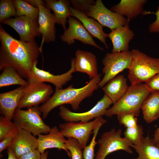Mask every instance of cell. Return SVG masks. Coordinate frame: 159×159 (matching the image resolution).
<instances>
[{
	"instance_id": "6da1fadb",
	"label": "cell",
	"mask_w": 159,
	"mask_h": 159,
	"mask_svg": "<svg viewBox=\"0 0 159 159\" xmlns=\"http://www.w3.org/2000/svg\"><path fill=\"white\" fill-rule=\"evenodd\" d=\"M0 70L12 67L22 78L27 79L42 50L35 41L17 40L0 26Z\"/></svg>"
},
{
	"instance_id": "7a4b0ae2",
	"label": "cell",
	"mask_w": 159,
	"mask_h": 159,
	"mask_svg": "<svg viewBox=\"0 0 159 159\" xmlns=\"http://www.w3.org/2000/svg\"><path fill=\"white\" fill-rule=\"evenodd\" d=\"M101 75L91 79L85 85L80 88H75L72 85L64 89H55L53 95L46 102L39 107L42 118L45 119L50 112L58 106L70 104L75 111L79 109L81 102L91 96L99 87Z\"/></svg>"
},
{
	"instance_id": "3957f363",
	"label": "cell",
	"mask_w": 159,
	"mask_h": 159,
	"mask_svg": "<svg viewBox=\"0 0 159 159\" xmlns=\"http://www.w3.org/2000/svg\"><path fill=\"white\" fill-rule=\"evenodd\" d=\"M151 92L145 84L131 85L123 96L107 110L105 115L111 117L130 113L138 116L143 101Z\"/></svg>"
},
{
	"instance_id": "277c9868",
	"label": "cell",
	"mask_w": 159,
	"mask_h": 159,
	"mask_svg": "<svg viewBox=\"0 0 159 159\" xmlns=\"http://www.w3.org/2000/svg\"><path fill=\"white\" fill-rule=\"evenodd\" d=\"M132 60L128 78L131 85L146 83L159 72V59L136 49L131 51Z\"/></svg>"
},
{
	"instance_id": "5b68a950",
	"label": "cell",
	"mask_w": 159,
	"mask_h": 159,
	"mask_svg": "<svg viewBox=\"0 0 159 159\" xmlns=\"http://www.w3.org/2000/svg\"><path fill=\"white\" fill-rule=\"evenodd\" d=\"M38 106H33L23 110L17 108L12 119L18 130L22 129L35 136L46 134L50 130V127L43 121Z\"/></svg>"
},
{
	"instance_id": "8992f818",
	"label": "cell",
	"mask_w": 159,
	"mask_h": 159,
	"mask_svg": "<svg viewBox=\"0 0 159 159\" xmlns=\"http://www.w3.org/2000/svg\"><path fill=\"white\" fill-rule=\"evenodd\" d=\"M107 121V120L100 117L88 122H68L60 124L59 130L64 137L77 139L83 149L87 146L93 130L100 124H104Z\"/></svg>"
},
{
	"instance_id": "52a82bcc",
	"label": "cell",
	"mask_w": 159,
	"mask_h": 159,
	"mask_svg": "<svg viewBox=\"0 0 159 159\" xmlns=\"http://www.w3.org/2000/svg\"><path fill=\"white\" fill-rule=\"evenodd\" d=\"M132 60L131 51L115 53H107L102 60L104 65L102 71L104 74L102 79L99 84L102 88L110 80L126 69H129Z\"/></svg>"
},
{
	"instance_id": "ba28073f",
	"label": "cell",
	"mask_w": 159,
	"mask_h": 159,
	"mask_svg": "<svg viewBox=\"0 0 159 159\" xmlns=\"http://www.w3.org/2000/svg\"><path fill=\"white\" fill-rule=\"evenodd\" d=\"M122 132L120 128L117 130L115 128H112L102 134L97 142L99 148L96 157L105 158L109 154L120 150L132 153L133 152L131 148L132 144L126 138L121 137Z\"/></svg>"
},
{
	"instance_id": "9c48e42d",
	"label": "cell",
	"mask_w": 159,
	"mask_h": 159,
	"mask_svg": "<svg viewBox=\"0 0 159 159\" xmlns=\"http://www.w3.org/2000/svg\"><path fill=\"white\" fill-rule=\"evenodd\" d=\"M112 104L111 100L104 95L95 106L87 111L82 113L74 112L62 105L59 107V115L66 122H88L94 118L105 115L107 110Z\"/></svg>"
},
{
	"instance_id": "30bf717a",
	"label": "cell",
	"mask_w": 159,
	"mask_h": 159,
	"mask_svg": "<svg viewBox=\"0 0 159 159\" xmlns=\"http://www.w3.org/2000/svg\"><path fill=\"white\" fill-rule=\"evenodd\" d=\"M85 14L111 30L125 26L129 22L124 16L108 9L101 0H97L95 4L91 5L89 11Z\"/></svg>"
},
{
	"instance_id": "8fae6325",
	"label": "cell",
	"mask_w": 159,
	"mask_h": 159,
	"mask_svg": "<svg viewBox=\"0 0 159 159\" xmlns=\"http://www.w3.org/2000/svg\"><path fill=\"white\" fill-rule=\"evenodd\" d=\"M53 92L52 88L49 85L42 82L29 83L20 100L18 108H28L44 104L49 99Z\"/></svg>"
},
{
	"instance_id": "7c38bea8",
	"label": "cell",
	"mask_w": 159,
	"mask_h": 159,
	"mask_svg": "<svg viewBox=\"0 0 159 159\" xmlns=\"http://www.w3.org/2000/svg\"><path fill=\"white\" fill-rule=\"evenodd\" d=\"M75 58L71 60V67L67 72L60 75H55L49 72L37 68L36 62L27 79L29 83L48 82L53 84L55 89H62V86L71 80L72 73L75 72L74 63Z\"/></svg>"
},
{
	"instance_id": "4fadbf2b",
	"label": "cell",
	"mask_w": 159,
	"mask_h": 159,
	"mask_svg": "<svg viewBox=\"0 0 159 159\" xmlns=\"http://www.w3.org/2000/svg\"><path fill=\"white\" fill-rule=\"evenodd\" d=\"M1 23L10 26L19 34L20 40L26 42L34 41L41 34L38 30V19H33L25 16L9 18Z\"/></svg>"
},
{
	"instance_id": "5bb4252c",
	"label": "cell",
	"mask_w": 159,
	"mask_h": 159,
	"mask_svg": "<svg viewBox=\"0 0 159 159\" xmlns=\"http://www.w3.org/2000/svg\"><path fill=\"white\" fill-rule=\"evenodd\" d=\"M68 28L61 35L60 39L69 45L73 44L75 40H78L83 44L94 46L102 51L104 49L96 44L92 35L78 19L71 16L68 18Z\"/></svg>"
},
{
	"instance_id": "9a60e30c",
	"label": "cell",
	"mask_w": 159,
	"mask_h": 159,
	"mask_svg": "<svg viewBox=\"0 0 159 159\" xmlns=\"http://www.w3.org/2000/svg\"><path fill=\"white\" fill-rule=\"evenodd\" d=\"M39 12L38 18V30L42 36V39L40 48L44 42H54L56 39L55 24L54 21V14L51 13L50 9L44 4L38 6Z\"/></svg>"
},
{
	"instance_id": "2e32d148",
	"label": "cell",
	"mask_w": 159,
	"mask_h": 159,
	"mask_svg": "<svg viewBox=\"0 0 159 159\" xmlns=\"http://www.w3.org/2000/svg\"><path fill=\"white\" fill-rule=\"evenodd\" d=\"M27 86H20L12 90L0 94V113L1 115L11 120L12 119Z\"/></svg>"
},
{
	"instance_id": "e0dca14e",
	"label": "cell",
	"mask_w": 159,
	"mask_h": 159,
	"mask_svg": "<svg viewBox=\"0 0 159 159\" xmlns=\"http://www.w3.org/2000/svg\"><path fill=\"white\" fill-rule=\"evenodd\" d=\"M74 63L75 72L87 74L90 79L95 78L98 73L96 56L92 52L80 49L75 52Z\"/></svg>"
},
{
	"instance_id": "ac0fdd59",
	"label": "cell",
	"mask_w": 159,
	"mask_h": 159,
	"mask_svg": "<svg viewBox=\"0 0 159 159\" xmlns=\"http://www.w3.org/2000/svg\"><path fill=\"white\" fill-rule=\"evenodd\" d=\"M38 136L37 149L41 154L44 153L45 150L47 149L56 148L59 150H64L70 157V152L65 146L66 140L57 126H54L51 128L48 134H40Z\"/></svg>"
},
{
	"instance_id": "d6986e66",
	"label": "cell",
	"mask_w": 159,
	"mask_h": 159,
	"mask_svg": "<svg viewBox=\"0 0 159 159\" xmlns=\"http://www.w3.org/2000/svg\"><path fill=\"white\" fill-rule=\"evenodd\" d=\"M37 138L30 132L18 130L10 147L16 157L37 149Z\"/></svg>"
},
{
	"instance_id": "ffe728a7",
	"label": "cell",
	"mask_w": 159,
	"mask_h": 159,
	"mask_svg": "<svg viewBox=\"0 0 159 159\" xmlns=\"http://www.w3.org/2000/svg\"><path fill=\"white\" fill-rule=\"evenodd\" d=\"M108 34L112 44V53L128 50L129 42L134 36L133 32L129 27V23L111 30Z\"/></svg>"
},
{
	"instance_id": "44dd1931",
	"label": "cell",
	"mask_w": 159,
	"mask_h": 159,
	"mask_svg": "<svg viewBox=\"0 0 159 159\" xmlns=\"http://www.w3.org/2000/svg\"><path fill=\"white\" fill-rule=\"evenodd\" d=\"M69 9L72 16L80 21L92 36L100 40L104 44L106 48L108 49L106 39L108 37V34L104 32L102 26L92 18H89L84 13L77 10L71 6Z\"/></svg>"
},
{
	"instance_id": "7402d4cb",
	"label": "cell",
	"mask_w": 159,
	"mask_h": 159,
	"mask_svg": "<svg viewBox=\"0 0 159 159\" xmlns=\"http://www.w3.org/2000/svg\"><path fill=\"white\" fill-rule=\"evenodd\" d=\"M146 0H121L110 8V10L123 16L130 21L144 13L143 6Z\"/></svg>"
},
{
	"instance_id": "603a6c76",
	"label": "cell",
	"mask_w": 159,
	"mask_h": 159,
	"mask_svg": "<svg viewBox=\"0 0 159 159\" xmlns=\"http://www.w3.org/2000/svg\"><path fill=\"white\" fill-rule=\"evenodd\" d=\"M129 86L123 75L117 76L102 87L105 95L114 104L120 100L127 91Z\"/></svg>"
},
{
	"instance_id": "cb8c5ba5",
	"label": "cell",
	"mask_w": 159,
	"mask_h": 159,
	"mask_svg": "<svg viewBox=\"0 0 159 159\" xmlns=\"http://www.w3.org/2000/svg\"><path fill=\"white\" fill-rule=\"evenodd\" d=\"M70 2L67 0H45L47 7L54 12L55 23L62 25L65 31L67 29V18L72 16L69 9Z\"/></svg>"
},
{
	"instance_id": "d4e9b609",
	"label": "cell",
	"mask_w": 159,
	"mask_h": 159,
	"mask_svg": "<svg viewBox=\"0 0 159 159\" xmlns=\"http://www.w3.org/2000/svg\"><path fill=\"white\" fill-rule=\"evenodd\" d=\"M141 110L143 119L148 123L159 118V91L151 92L143 101Z\"/></svg>"
},
{
	"instance_id": "484cf974",
	"label": "cell",
	"mask_w": 159,
	"mask_h": 159,
	"mask_svg": "<svg viewBox=\"0 0 159 159\" xmlns=\"http://www.w3.org/2000/svg\"><path fill=\"white\" fill-rule=\"evenodd\" d=\"M138 156L135 159H159V148L153 138L148 136L144 137L137 143L132 145Z\"/></svg>"
},
{
	"instance_id": "4316f807",
	"label": "cell",
	"mask_w": 159,
	"mask_h": 159,
	"mask_svg": "<svg viewBox=\"0 0 159 159\" xmlns=\"http://www.w3.org/2000/svg\"><path fill=\"white\" fill-rule=\"evenodd\" d=\"M29 82L24 79L12 67H4L0 75V87L13 85L27 86Z\"/></svg>"
},
{
	"instance_id": "83f0119b",
	"label": "cell",
	"mask_w": 159,
	"mask_h": 159,
	"mask_svg": "<svg viewBox=\"0 0 159 159\" xmlns=\"http://www.w3.org/2000/svg\"><path fill=\"white\" fill-rule=\"evenodd\" d=\"M13 1L16 8V16H25L33 19H38L39 10L25 0H14Z\"/></svg>"
},
{
	"instance_id": "f1b7e54d",
	"label": "cell",
	"mask_w": 159,
	"mask_h": 159,
	"mask_svg": "<svg viewBox=\"0 0 159 159\" xmlns=\"http://www.w3.org/2000/svg\"><path fill=\"white\" fill-rule=\"evenodd\" d=\"M11 120L1 115L0 117V141L6 138L15 137L18 130Z\"/></svg>"
},
{
	"instance_id": "f546056e",
	"label": "cell",
	"mask_w": 159,
	"mask_h": 159,
	"mask_svg": "<svg viewBox=\"0 0 159 159\" xmlns=\"http://www.w3.org/2000/svg\"><path fill=\"white\" fill-rule=\"evenodd\" d=\"M11 16H16V8L13 1L1 0L0 1V21L9 19Z\"/></svg>"
},
{
	"instance_id": "4dcf8cb0",
	"label": "cell",
	"mask_w": 159,
	"mask_h": 159,
	"mask_svg": "<svg viewBox=\"0 0 159 159\" xmlns=\"http://www.w3.org/2000/svg\"><path fill=\"white\" fill-rule=\"evenodd\" d=\"M123 134L124 137L129 140L132 145L139 143L144 137L143 127L138 124L135 127L126 128Z\"/></svg>"
},
{
	"instance_id": "1f68e13d",
	"label": "cell",
	"mask_w": 159,
	"mask_h": 159,
	"mask_svg": "<svg viewBox=\"0 0 159 159\" xmlns=\"http://www.w3.org/2000/svg\"><path fill=\"white\" fill-rule=\"evenodd\" d=\"M67 149L70 153L71 159H83L82 149L78 140L73 138H68L65 143Z\"/></svg>"
},
{
	"instance_id": "d6a6232c",
	"label": "cell",
	"mask_w": 159,
	"mask_h": 159,
	"mask_svg": "<svg viewBox=\"0 0 159 159\" xmlns=\"http://www.w3.org/2000/svg\"><path fill=\"white\" fill-rule=\"evenodd\" d=\"M103 124V123L100 124L93 130L94 135L91 142L84 149L83 155L84 159H94V149L96 145L97 144L95 141L96 138L100 128Z\"/></svg>"
},
{
	"instance_id": "836d02e7",
	"label": "cell",
	"mask_w": 159,
	"mask_h": 159,
	"mask_svg": "<svg viewBox=\"0 0 159 159\" xmlns=\"http://www.w3.org/2000/svg\"><path fill=\"white\" fill-rule=\"evenodd\" d=\"M117 116L119 123L126 128L135 127L138 124V119L133 114H125Z\"/></svg>"
},
{
	"instance_id": "e575fe53",
	"label": "cell",
	"mask_w": 159,
	"mask_h": 159,
	"mask_svg": "<svg viewBox=\"0 0 159 159\" xmlns=\"http://www.w3.org/2000/svg\"><path fill=\"white\" fill-rule=\"evenodd\" d=\"M70 1L74 9L85 14L88 11L90 6L95 4V2L93 0H71Z\"/></svg>"
},
{
	"instance_id": "d590c367",
	"label": "cell",
	"mask_w": 159,
	"mask_h": 159,
	"mask_svg": "<svg viewBox=\"0 0 159 159\" xmlns=\"http://www.w3.org/2000/svg\"><path fill=\"white\" fill-rule=\"evenodd\" d=\"M147 88L151 92L159 91V72L145 83Z\"/></svg>"
},
{
	"instance_id": "8d00e7d4",
	"label": "cell",
	"mask_w": 159,
	"mask_h": 159,
	"mask_svg": "<svg viewBox=\"0 0 159 159\" xmlns=\"http://www.w3.org/2000/svg\"><path fill=\"white\" fill-rule=\"evenodd\" d=\"M41 154L37 149L17 157V159H41Z\"/></svg>"
},
{
	"instance_id": "74e56055",
	"label": "cell",
	"mask_w": 159,
	"mask_h": 159,
	"mask_svg": "<svg viewBox=\"0 0 159 159\" xmlns=\"http://www.w3.org/2000/svg\"><path fill=\"white\" fill-rule=\"evenodd\" d=\"M154 14L156 15V18L155 21L149 25V31L151 33H159V6Z\"/></svg>"
},
{
	"instance_id": "f35d334b",
	"label": "cell",
	"mask_w": 159,
	"mask_h": 159,
	"mask_svg": "<svg viewBox=\"0 0 159 159\" xmlns=\"http://www.w3.org/2000/svg\"><path fill=\"white\" fill-rule=\"evenodd\" d=\"M14 138V137H8L0 141V153L6 148L11 146Z\"/></svg>"
},
{
	"instance_id": "ab89813d",
	"label": "cell",
	"mask_w": 159,
	"mask_h": 159,
	"mask_svg": "<svg viewBox=\"0 0 159 159\" xmlns=\"http://www.w3.org/2000/svg\"><path fill=\"white\" fill-rule=\"evenodd\" d=\"M25 1L32 6L36 7H38L39 4H44V1L41 0H26Z\"/></svg>"
},
{
	"instance_id": "60d3db41",
	"label": "cell",
	"mask_w": 159,
	"mask_h": 159,
	"mask_svg": "<svg viewBox=\"0 0 159 159\" xmlns=\"http://www.w3.org/2000/svg\"><path fill=\"white\" fill-rule=\"evenodd\" d=\"M7 153L8 154L7 159H17L14 151L11 147L7 148Z\"/></svg>"
},
{
	"instance_id": "b9f144b4",
	"label": "cell",
	"mask_w": 159,
	"mask_h": 159,
	"mask_svg": "<svg viewBox=\"0 0 159 159\" xmlns=\"http://www.w3.org/2000/svg\"><path fill=\"white\" fill-rule=\"evenodd\" d=\"M153 139L156 144L159 143V127L155 130Z\"/></svg>"
},
{
	"instance_id": "7bdbcfd3",
	"label": "cell",
	"mask_w": 159,
	"mask_h": 159,
	"mask_svg": "<svg viewBox=\"0 0 159 159\" xmlns=\"http://www.w3.org/2000/svg\"><path fill=\"white\" fill-rule=\"evenodd\" d=\"M48 153V151L44 152L41 155V159H47V155Z\"/></svg>"
},
{
	"instance_id": "ee69618b",
	"label": "cell",
	"mask_w": 159,
	"mask_h": 159,
	"mask_svg": "<svg viewBox=\"0 0 159 159\" xmlns=\"http://www.w3.org/2000/svg\"><path fill=\"white\" fill-rule=\"evenodd\" d=\"M95 159H105V158L101 157H96V158Z\"/></svg>"
},
{
	"instance_id": "f6af8a7d",
	"label": "cell",
	"mask_w": 159,
	"mask_h": 159,
	"mask_svg": "<svg viewBox=\"0 0 159 159\" xmlns=\"http://www.w3.org/2000/svg\"><path fill=\"white\" fill-rule=\"evenodd\" d=\"M157 145L159 148V143L157 144Z\"/></svg>"
}]
</instances>
